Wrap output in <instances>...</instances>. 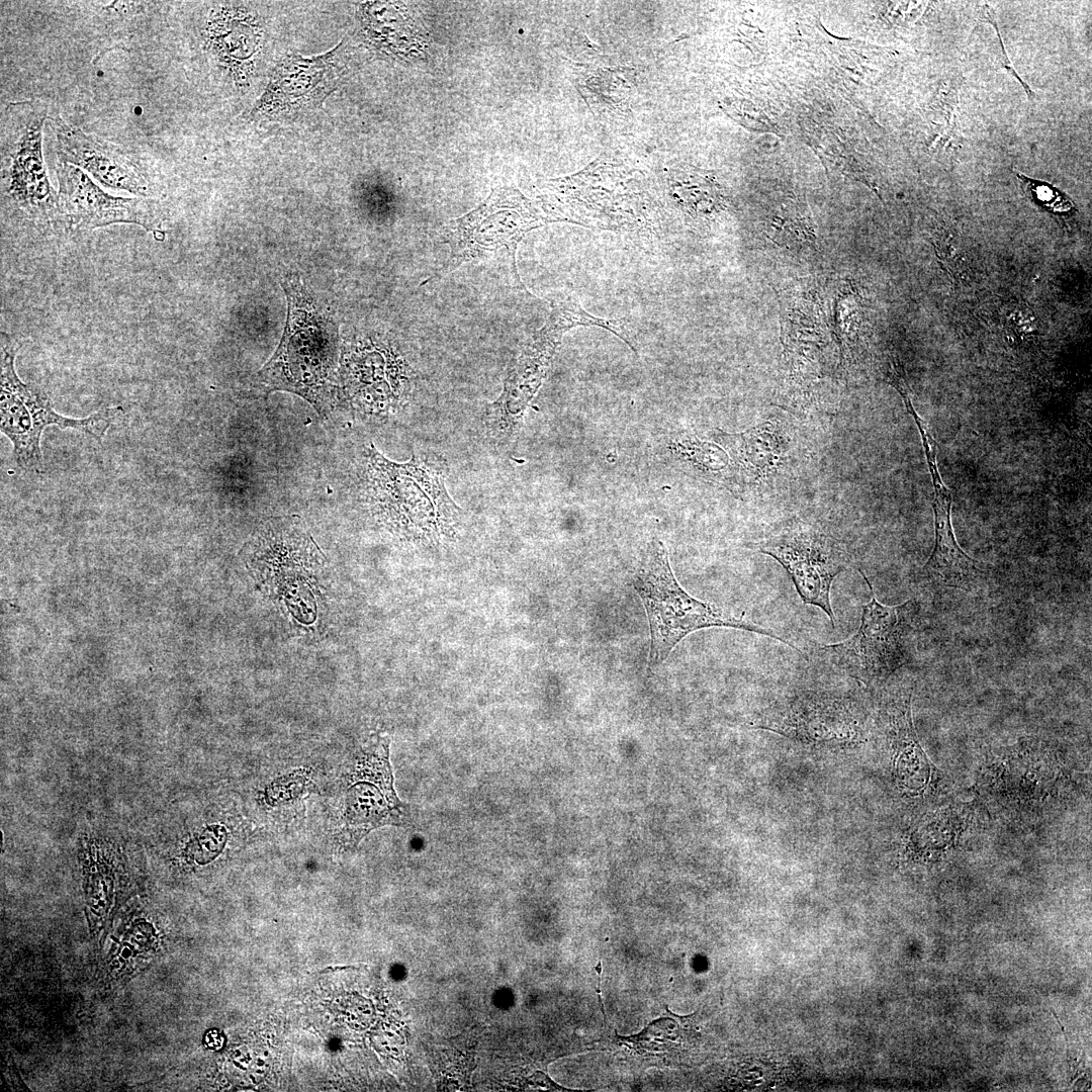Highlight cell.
<instances>
[{
  "mask_svg": "<svg viewBox=\"0 0 1092 1092\" xmlns=\"http://www.w3.org/2000/svg\"><path fill=\"white\" fill-rule=\"evenodd\" d=\"M859 572L872 595L862 606L859 628L846 640L822 649L845 673L874 684L887 679L908 660L917 604L914 600L895 606L880 603L870 580Z\"/></svg>",
  "mask_w": 1092,
  "mask_h": 1092,
  "instance_id": "cell-6",
  "label": "cell"
},
{
  "mask_svg": "<svg viewBox=\"0 0 1092 1092\" xmlns=\"http://www.w3.org/2000/svg\"><path fill=\"white\" fill-rule=\"evenodd\" d=\"M356 783L347 793L345 831L357 843L373 828L404 823L407 810L392 787L388 746L380 743L366 750L356 763Z\"/></svg>",
  "mask_w": 1092,
  "mask_h": 1092,
  "instance_id": "cell-11",
  "label": "cell"
},
{
  "mask_svg": "<svg viewBox=\"0 0 1092 1092\" xmlns=\"http://www.w3.org/2000/svg\"><path fill=\"white\" fill-rule=\"evenodd\" d=\"M261 27L256 16L236 6L214 8L205 25L204 44L236 80H245L259 49Z\"/></svg>",
  "mask_w": 1092,
  "mask_h": 1092,
  "instance_id": "cell-13",
  "label": "cell"
},
{
  "mask_svg": "<svg viewBox=\"0 0 1092 1092\" xmlns=\"http://www.w3.org/2000/svg\"><path fill=\"white\" fill-rule=\"evenodd\" d=\"M56 171L62 219L71 229L83 231L132 223L157 231L161 224L157 200L111 195L71 164L58 162Z\"/></svg>",
  "mask_w": 1092,
  "mask_h": 1092,
  "instance_id": "cell-9",
  "label": "cell"
},
{
  "mask_svg": "<svg viewBox=\"0 0 1092 1092\" xmlns=\"http://www.w3.org/2000/svg\"><path fill=\"white\" fill-rule=\"evenodd\" d=\"M693 183L689 187H681L689 191L678 194L680 204L686 206L687 211L692 213L712 212L715 205L719 203V194L715 185L700 176H696Z\"/></svg>",
  "mask_w": 1092,
  "mask_h": 1092,
  "instance_id": "cell-17",
  "label": "cell"
},
{
  "mask_svg": "<svg viewBox=\"0 0 1092 1092\" xmlns=\"http://www.w3.org/2000/svg\"><path fill=\"white\" fill-rule=\"evenodd\" d=\"M48 120L55 133L59 162L84 170L106 188L145 198L155 194L146 169L132 155L68 124L58 113L50 114Z\"/></svg>",
  "mask_w": 1092,
  "mask_h": 1092,
  "instance_id": "cell-10",
  "label": "cell"
},
{
  "mask_svg": "<svg viewBox=\"0 0 1092 1092\" xmlns=\"http://www.w3.org/2000/svg\"><path fill=\"white\" fill-rule=\"evenodd\" d=\"M560 340V336L542 328L524 349L508 378L504 394L487 412L486 425L493 436L502 439L516 430L523 410L539 386Z\"/></svg>",
  "mask_w": 1092,
  "mask_h": 1092,
  "instance_id": "cell-12",
  "label": "cell"
},
{
  "mask_svg": "<svg viewBox=\"0 0 1092 1092\" xmlns=\"http://www.w3.org/2000/svg\"><path fill=\"white\" fill-rule=\"evenodd\" d=\"M1006 318L1012 330L1020 336H1031L1036 331L1035 316L1026 304H1012L1007 310Z\"/></svg>",
  "mask_w": 1092,
  "mask_h": 1092,
  "instance_id": "cell-18",
  "label": "cell"
},
{
  "mask_svg": "<svg viewBox=\"0 0 1092 1092\" xmlns=\"http://www.w3.org/2000/svg\"><path fill=\"white\" fill-rule=\"evenodd\" d=\"M1024 193L1033 203L1049 212L1067 214L1075 210V203L1062 191L1043 181L1026 177L1014 171Z\"/></svg>",
  "mask_w": 1092,
  "mask_h": 1092,
  "instance_id": "cell-16",
  "label": "cell"
},
{
  "mask_svg": "<svg viewBox=\"0 0 1092 1092\" xmlns=\"http://www.w3.org/2000/svg\"><path fill=\"white\" fill-rule=\"evenodd\" d=\"M986 8L988 9V11L986 12L987 18H988V20L990 21V23H992V24H993V26H994V28H995V30H996V32H997V36H998V40H999V44H1000V49H1001V59H1002V61H1000V62H1001V65H1002V67H1003V68H1005L1006 70H1008V72H1009V73H1010V74H1011V75H1012V76H1013L1014 78H1016V79H1017V80L1019 81V83H1020V84L1022 85L1023 89L1025 90V92H1026V95H1027V96H1028L1029 98H1032V97L1034 96V93H1033V91H1032V90H1031V89L1029 88V86H1028V85H1027V84H1026V83H1025V82H1024V81H1023V80H1022V79L1020 78V76H1019V75H1018V74L1016 73L1015 69L1013 68V66H1012L1011 62L1009 61V58H1008V56H1007V53H1006V51H1005V48H1004V44H1003V41H1002V38H1001V35H1000V32H999V29H998V25H997V22H996L995 16H994V14H993V10H992V8H990V7H989V6H987V5H986Z\"/></svg>",
  "mask_w": 1092,
  "mask_h": 1092,
  "instance_id": "cell-19",
  "label": "cell"
},
{
  "mask_svg": "<svg viewBox=\"0 0 1092 1092\" xmlns=\"http://www.w3.org/2000/svg\"><path fill=\"white\" fill-rule=\"evenodd\" d=\"M769 231L772 241L788 247L813 245L815 242L808 210L796 200L782 205L779 213L771 220Z\"/></svg>",
  "mask_w": 1092,
  "mask_h": 1092,
  "instance_id": "cell-15",
  "label": "cell"
},
{
  "mask_svg": "<svg viewBox=\"0 0 1092 1092\" xmlns=\"http://www.w3.org/2000/svg\"><path fill=\"white\" fill-rule=\"evenodd\" d=\"M16 352L12 337L2 332L0 428L13 445L17 464L35 472L42 468L40 438L48 426L79 430L101 443L121 407H106L80 419L58 414L42 390L18 377L14 366Z\"/></svg>",
  "mask_w": 1092,
  "mask_h": 1092,
  "instance_id": "cell-5",
  "label": "cell"
},
{
  "mask_svg": "<svg viewBox=\"0 0 1092 1092\" xmlns=\"http://www.w3.org/2000/svg\"><path fill=\"white\" fill-rule=\"evenodd\" d=\"M50 113L44 102L9 103L1 127V188L6 202L36 223L63 221L59 194L42 157V128Z\"/></svg>",
  "mask_w": 1092,
  "mask_h": 1092,
  "instance_id": "cell-4",
  "label": "cell"
},
{
  "mask_svg": "<svg viewBox=\"0 0 1092 1092\" xmlns=\"http://www.w3.org/2000/svg\"><path fill=\"white\" fill-rule=\"evenodd\" d=\"M634 586L645 608L650 630L649 668L663 662L675 645L690 633L709 627H731L772 637L793 646L775 631L724 614L699 601L675 579L662 542L653 540L641 561Z\"/></svg>",
  "mask_w": 1092,
  "mask_h": 1092,
  "instance_id": "cell-3",
  "label": "cell"
},
{
  "mask_svg": "<svg viewBox=\"0 0 1092 1092\" xmlns=\"http://www.w3.org/2000/svg\"><path fill=\"white\" fill-rule=\"evenodd\" d=\"M756 548L775 558L791 576L803 602L822 609L835 627L830 589L848 565L842 544L816 526L792 521L760 538Z\"/></svg>",
  "mask_w": 1092,
  "mask_h": 1092,
  "instance_id": "cell-7",
  "label": "cell"
},
{
  "mask_svg": "<svg viewBox=\"0 0 1092 1092\" xmlns=\"http://www.w3.org/2000/svg\"><path fill=\"white\" fill-rule=\"evenodd\" d=\"M284 289L288 300L285 331L259 374L271 389L294 392L322 411L329 401L337 366V329L299 280L287 279Z\"/></svg>",
  "mask_w": 1092,
  "mask_h": 1092,
  "instance_id": "cell-2",
  "label": "cell"
},
{
  "mask_svg": "<svg viewBox=\"0 0 1092 1092\" xmlns=\"http://www.w3.org/2000/svg\"><path fill=\"white\" fill-rule=\"evenodd\" d=\"M716 438L729 449L743 483L761 484L787 465L789 441L777 422L765 421L737 434L719 431Z\"/></svg>",
  "mask_w": 1092,
  "mask_h": 1092,
  "instance_id": "cell-14",
  "label": "cell"
},
{
  "mask_svg": "<svg viewBox=\"0 0 1092 1092\" xmlns=\"http://www.w3.org/2000/svg\"><path fill=\"white\" fill-rule=\"evenodd\" d=\"M447 466L436 455H414L405 463L367 449L364 495L373 513L395 531L418 539H440L453 534L460 510L450 497Z\"/></svg>",
  "mask_w": 1092,
  "mask_h": 1092,
  "instance_id": "cell-1",
  "label": "cell"
},
{
  "mask_svg": "<svg viewBox=\"0 0 1092 1092\" xmlns=\"http://www.w3.org/2000/svg\"><path fill=\"white\" fill-rule=\"evenodd\" d=\"M341 47L339 43L326 54L309 58L298 54L285 56L271 72L251 115L280 120L318 109L345 75L340 61Z\"/></svg>",
  "mask_w": 1092,
  "mask_h": 1092,
  "instance_id": "cell-8",
  "label": "cell"
}]
</instances>
